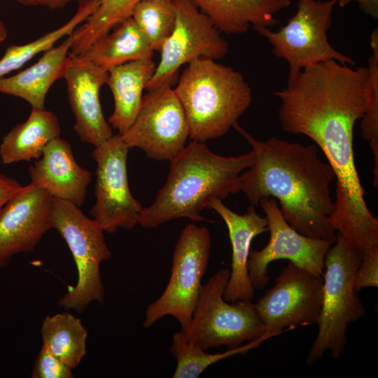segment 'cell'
I'll return each instance as SVG.
<instances>
[{"label":"cell","instance_id":"4dcf8cb0","mask_svg":"<svg viewBox=\"0 0 378 378\" xmlns=\"http://www.w3.org/2000/svg\"><path fill=\"white\" fill-rule=\"evenodd\" d=\"M378 287V251L365 253L355 273L354 288L356 292Z\"/></svg>","mask_w":378,"mask_h":378},{"label":"cell","instance_id":"52a82bcc","mask_svg":"<svg viewBox=\"0 0 378 378\" xmlns=\"http://www.w3.org/2000/svg\"><path fill=\"white\" fill-rule=\"evenodd\" d=\"M51 226L66 241L74 260L78 278L58 301L65 309L83 312L92 302L103 303L105 291L100 265L109 259L104 230L76 205L52 197Z\"/></svg>","mask_w":378,"mask_h":378},{"label":"cell","instance_id":"d6a6232c","mask_svg":"<svg viewBox=\"0 0 378 378\" xmlns=\"http://www.w3.org/2000/svg\"><path fill=\"white\" fill-rule=\"evenodd\" d=\"M27 6H44L50 9H59L69 3L76 2L79 5L88 4L94 0H16Z\"/></svg>","mask_w":378,"mask_h":378},{"label":"cell","instance_id":"30bf717a","mask_svg":"<svg viewBox=\"0 0 378 378\" xmlns=\"http://www.w3.org/2000/svg\"><path fill=\"white\" fill-rule=\"evenodd\" d=\"M175 22L162 43L160 59L146 90L172 85L180 67L198 58L214 60L229 52V43L190 0H174Z\"/></svg>","mask_w":378,"mask_h":378},{"label":"cell","instance_id":"d6986e66","mask_svg":"<svg viewBox=\"0 0 378 378\" xmlns=\"http://www.w3.org/2000/svg\"><path fill=\"white\" fill-rule=\"evenodd\" d=\"M78 28V27H77ZM57 46L45 51L34 64L11 76L0 79V93L27 101L31 108H45L44 103L52 85L63 77L78 29Z\"/></svg>","mask_w":378,"mask_h":378},{"label":"cell","instance_id":"277c9868","mask_svg":"<svg viewBox=\"0 0 378 378\" xmlns=\"http://www.w3.org/2000/svg\"><path fill=\"white\" fill-rule=\"evenodd\" d=\"M176 94L192 141L220 138L237 123L252 102L242 74L209 58H198L182 72Z\"/></svg>","mask_w":378,"mask_h":378},{"label":"cell","instance_id":"cb8c5ba5","mask_svg":"<svg viewBox=\"0 0 378 378\" xmlns=\"http://www.w3.org/2000/svg\"><path fill=\"white\" fill-rule=\"evenodd\" d=\"M43 345L72 369L87 351L88 330L82 321L68 312L47 316L41 328Z\"/></svg>","mask_w":378,"mask_h":378},{"label":"cell","instance_id":"e575fe53","mask_svg":"<svg viewBox=\"0 0 378 378\" xmlns=\"http://www.w3.org/2000/svg\"><path fill=\"white\" fill-rule=\"evenodd\" d=\"M7 29L0 19V43H1L6 40V38H7Z\"/></svg>","mask_w":378,"mask_h":378},{"label":"cell","instance_id":"9a60e30c","mask_svg":"<svg viewBox=\"0 0 378 378\" xmlns=\"http://www.w3.org/2000/svg\"><path fill=\"white\" fill-rule=\"evenodd\" d=\"M52 197L30 183L0 210V267L13 256L32 251L50 228Z\"/></svg>","mask_w":378,"mask_h":378},{"label":"cell","instance_id":"ffe728a7","mask_svg":"<svg viewBox=\"0 0 378 378\" xmlns=\"http://www.w3.org/2000/svg\"><path fill=\"white\" fill-rule=\"evenodd\" d=\"M214 25L227 34H243L250 27H270L280 22L274 15L290 0H190Z\"/></svg>","mask_w":378,"mask_h":378},{"label":"cell","instance_id":"6da1fadb","mask_svg":"<svg viewBox=\"0 0 378 378\" xmlns=\"http://www.w3.org/2000/svg\"><path fill=\"white\" fill-rule=\"evenodd\" d=\"M369 76L368 67L332 59L303 69L274 92L281 129L314 141L332 168L337 183L329 223L357 248L378 241V218L365 201L354 152V125L366 110Z\"/></svg>","mask_w":378,"mask_h":378},{"label":"cell","instance_id":"2e32d148","mask_svg":"<svg viewBox=\"0 0 378 378\" xmlns=\"http://www.w3.org/2000/svg\"><path fill=\"white\" fill-rule=\"evenodd\" d=\"M107 76L108 71L85 57L69 55L62 78L66 82L69 102L75 117L74 128L82 141L94 147L113 135L104 118L99 98Z\"/></svg>","mask_w":378,"mask_h":378},{"label":"cell","instance_id":"7a4b0ae2","mask_svg":"<svg viewBox=\"0 0 378 378\" xmlns=\"http://www.w3.org/2000/svg\"><path fill=\"white\" fill-rule=\"evenodd\" d=\"M233 127L248 141L255 161L239 176L240 191L251 205L273 197L286 222L300 234L335 241L329 223L334 211L330 185L335 178L331 166L318 157L315 145L288 142L275 136L259 141L238 123Z\"/></svg>","mask_w":378,"mask_h":378},{"label":"cell","instance_id":"7402d4cb","mask_svg":"<svg viewBox=\"0 0 378 378\" xmlns=\"http://www.w3.org/2000/svg\"><path fill=\"white\" fill-rule=\"evenodd\" d=\"M57 116L45 108H31L24 122L16 125L2 139L0 158L5 164L38 159L46 146L59 136Z\"/></svg>","mask_w":378,"mask_h":378},{"label":"cell","instance_id":"9c48e42d","mask_svg":"<svg viewBox=\"0 0 378 378\" xmlns=\"http://www.w3.org/2000/svg\"><path fill=\"white\" fill-rule=\"evenodd\" d=\"M335 4L331 0H298L296 13L279 30L253 27L272 45L274 55L287 62L288 79L309 66L332 59L356 66L354 59L335 49L328 40Z\"/></svg>","mask_w":378,"mask_h":378},{"label":"cell","instance_id":"f546056e","mask_svg":"<svg viewBox=\"0 0 378 378\" xmlns=\"http://www.w3.org/2000/svg\"><path fill=\"white\" fill-rule=\"evenodd\" d=\"M73 369L42 345L31 374L32 378H72Z\"/></svg>","mask_w":378,"mask_h":378},{"label":"cell","instance_id":"484cf974","mask_svg":"<svg viewBox=\"0 0 378 378\" xmlns=\"http://www.w3.org/2000/svg\"><path fill=\"white\" fill-rule=\"evenodd\" d=\"M100 0L79 5L76 13L66 23L39 38L23 45H11L0 59V79L20 69L39 53L55 46L64 37L71 34L95 11Z\"/></svg>","mask_w":378,"mask_h":378},{"label":"cell","instance_id":"83f0119b","mask_svg":"<svg viewBox=\"0 0 378 378\" xmlns=\"http://www.w3.org/2000/svg\"><path fill=\"white\" fill-rule=\"evenodd\" d=\"M131 18L153 50L159 52L174 25V0H142L134 6Z\"/></svg>","mask_w":378,"mask_h":378},{"label":"cell","instance_id":"d590c367","mask_svg":"<svg viewBox=\"0 0 378 378\" xmlns=\"http://www.w3.org/2000/svg\"><path fill=\"white\" fill-rule=\"evenodd\" d=\"M331 1H334L335 4H338L341 7H344L353 1H358V0H331Z\"/></svg>","mask_w":378,"mask_h":378},{"label":"cell","instance_id":"44dd1931","mask_svg":"<svg viewBox=\"0 0 378 378\" xmlns=\"http://www.w3.org/2000/svg\"><path fill=\"white\" fill-rule=\"evenodd\" d=\"M155 68L153 57H149L122 64L108 71L106 84L114 100V109L108 122L120 135L134 121L141 105L143 91Z\"/></svg>","mask_w":378,"mask_h":378},{"label":"cell","instance_id":"d4e9b609","mask_svg":"<svg viewBox=\"0 0 378 378\" xmlns=\"http://www.w3.org/2000/svg\"><path fill=\"white\" fill-rule=\"evenodd\" d=\"M274 336L276 335L266 331L258 340L245 343L237 348L227 349L221 353L209 354L189 342L181 330L176 332L173 335L169 349L176 360L173 377L197 378L210 365L232 356L246 354Z\"/></svg>","mask_w":378,"mask_h":378},{"label":"cell","instance_id":"ac0fdd59","mask_svg":"<svg viewBox=\"0 0 378 378\" xmlns=\"http://www.w3.org/2000/svg\"><path fill=\"white\" fill-rule=\"evenodd\" d=\"M209 208L225 222L232 246L230 274L223 298L229 302L251 300L255 289L248 275V260L253 239L268 230L267 218L259 215L253 205L247 208L244 214H238L218 198L211 200Z\"/></svg>","mask_w":378,"mask_h":378},{"label":"cell","instance_id":"1f68e13d","mask_svg":"<svg viewBox=\"0 0 378 378\" xmlns=\"http://www.w3.org/2000/svg\"><path fill=\"white\" fill-rule=\"evenodd\" d=\"M22 187L15 179L0 174V210Z\"/></svg>","mask_w":378,"mask_h":378},{"label":"cell","instance_id":"3957f363","mask_svg":"<svg viewBox=\"0 0 378 378\" xmlns=\"http://www.w3.org/2000/svg\"><path fill=\"white\" fill-rule=\"evenodd\" d=\"M255 161L253 150L237 156L211 151L204 142L192 141L170 162L167 181L154 202L141 211L138 224L155 228L186 218L206 219L201 212L214 198L224 200L240 191V174Z\"/></svg>","mask_w":378,"mask_h":378},{"label":"cell","instance_id":"7c38bea8","mask_svg":"<svg viewBox=\"0 0 378 378\" xmlns=\"http://www.w3.org/2000/svg\"><path fill=\"white\" fill-rule=\"evenodd\" d=\"M130 148L119 134L95 146L92 156L97 163L96 202L90 215L108 233L132 229L138 224L143 206L132 195L127 178Z\"/></svg>","mask_w":378,"mask_h":378},{"label":"cell","instance_id":"e0dca14e","mask_svg":"<svg viewBox=\"0 0 378 378\" xmlns=\"http://www.w3.org/2000/svg\"><path fill=\"white\" fill-rule=\"evenodd\" d=\"M31 183L46 190L53 198L80 207L92 181L90 171L74 158L70 144L59 136L50 141L41 156L29 167Z\"/></svg>","mask_w":378,"mask_h":378},{"label":"cell","instance_id":"603a6c76","mask_svg":"<svg viewBox=\"0 0 378 378\" xmlns=\"http://www.w3.org/2000/svg\"><path fill=\"white\" fill-rule=\"evenodd\" d=\"M154 50L130 17L97 39L82 55L106 71L122 64L153 57Z\"/></svg>","mask_w":378,"mask_h":378},{"label":"cell","instance_id":"8992f818","mask_svg":"<svg viewBox=\"0 0 378 378\" xmlns=\"http://www.w3.org/2000/svg\"><path fill=\"white\" fill-rule=\"evenodd\" d=\"M230 270L221 268L202 284L186 338L204 350L225 346L227 349L258 340L266 332L251 300H224Z\"/></svg>","mask_w":378,"mask_h":378},{"label":"cell","instance_id":"836d02e7","mask_svg":"<svg viewBox=\"0 0 378 378\" xmlns=\"http://www.w3.org/2000/svg\"><path fill=\"white\" fill-rule=\"evenodd\" d=\"M359 9L374 18L378 17V0H358Z\"/></svg>","mask_w":378,"mask_h":378},{"label":"cell","instance_id":"8fae6325","mask_svg":"<svg viewBox=\"0 0 378 378\" xmlns=\"http://www.w3.org/2000/svg\"><path fill=\"white\" fill-rule=\"evenodd\" d=\"M172 85L148 90L138 114L121 138L130 149H141L147 157L171 161L186 146L189 137L187 120Z\"/></svg>","mask_w":378,"mask_h":378},{"label":"cell","instance_id":"ba28073f","mask_svg":"<svg viewBox=\"0 0 378 378\" xmlns=\"http://www.w3.org/2000/svg\"><path fill=\"white\" fill-rule=\"evenodd\" d=\"M209 229L188 224L176 243L170 277L162 293L146 309L143 326L151 327L166 316L174 317L186 330L191 321L211 253Z\"/></svg>","mask_w":378,"mask_h":378},{"label":"cell","instance_id":"5b68a950","mask_svg":"<svg viewBox=\"0 0 378 378\" xmlns=\"http://www.w3.org/2000/svg\"><path fill=\"white\" fill-rule=\"evenodd\" d=\"M362 256L336 233L325 257L318 330L306 357L307 365L314 364L326 351L332 358H338L346 342L347 326L365 316V307L354 288V275Z\"/></svg>","mask_w":378,"mask_h":378},{"label":"cell","instance_id":"f1b7e54d","mask_svg":"<svg viewBox=\"0 0 378 378\" xmlns=\"http://www.w3.org/2000/svg\"><path fill=\"white\" fill-rule=\"evenodd\" d=\"M372 53L369 59V86L367 107L361 118V135L370 143L378 142V31L370 36Z\"/></svg>","mask_w":378,"mask_h":378},{"label":"cell","instance_id":"4316f807","mask_svg":"<svg viewBox=\"0 0 378 378\" xmlns=\"http://www.w3.org/2000/svg\"><path fill=\"white\" fill-rule=\"evenodd\" d=\"M141 1L100 0L95 11L83 25L78 27V34L70 54L82 55L97 39L131 17L134 6Z\"/></svg>","mask_w":378,"mask_h":378},{"label":"cell","instance_id":"4fadbf2b","mask_svg":"<svg viewBox=\"0 0 378 378\" xmlns=\"http://www.w3.org/2000/svg\"><path fill=\"white\" fill-rule=\"evenodd\" d=\"M323 295L322 276L289 262L255 307L266 331L279 335L284 329L316 325Z\"/></svg>","mask_w":378,"mask_h":378},{"label":"cell","instance_id":"5bb4252c","mask_svg":"<svg viewBox=\"0 0 378 378\" xmlns=\"http://www.w3.org/2000/svg\"><path fill=\"white\" fill-rule=\"evenodd\" d=\"M265 214L270 239L260 250H251L248 271L255 290L263 289L270 281L268 266L274 260L286 259L294 265L322 276L326 253L333 241L303 235L293 229L281 214L277 200H260Z\"/></svg>","mask_w":378,"mask_h":378}]
</instances>
